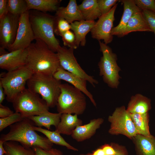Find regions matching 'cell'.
<instances>
[{"label": "cell", "mask_w": 155, "mask_h": 155, "mask_svg": "<svg viewBox=\"0 0 155 155\" xmlns=\"http://www.w3.org/2000/svg\"><path fill=\"white\" fill-rule=\"evenodd\" d=\"M28 11L36 10L40 12L56 11L59 8L61 0H26Z\"/></svg>", "instance_id": "obj_26"}, {"label": "cell", "mask_w": 155, "mask_h": 155, "mask_svg": "<svg viewBox=\"0 0 155 155\" xmlns=\"http://www.w3.org/2000/svg\"><path fill=\"white\" fill-rule=\"evenodd\" d=\"M117 5L116 4L106 13L102 15L98 18L91 29L92 37L98 40H103L106 44L112 41L113 36L111 32L115 20L114 14Z\"/></svg>", "instance_id": "obj_12"}, {"label": "cell", "mask_w": 155, "mask_h": 155, "mask_svg": "<svg viewBox=\"0 0 155 155\" xmlns=\"http://www.w3.org/2000/svg\"><path fill=\"white\" fill-rule=\"evenodd\" d=\"M5 95L2 86L0 82V104H1L4 100Z\"/></svg>", "instance_id": "obj_41"}, {"label": "cell", "mask_w": 155, "mask_h": 155, "mask_svg": "<svg viewBox=\"0 0 155 155\" xmlns=\"http://www.w3.org/2000/svg\"><path fill=\"white\" fill-rule=\"evenodd\" d=\"M12 103L15 112L25 118L49 111V108L44 101L28 88L19 94Z\"/></svg>", "instance_id": "obj_8"}, {"label": "cell", "mask_w": 155, "mask_h": 155, "mask_svg": "<svg viewBox=\"0 0 155 155\" xmlns=\"http://www.w3.org/2000/svg\"><path fill=\"white\" fill-rule=\"evenodd\" d=\"M61 37L63 44L65 46L69 48L76 49L78 47L75 43V37L74 33L69 30L62 34Z\"/></svg>", "instance_id": "obj_33"}, {"label": "cell", "mask_w": 155, "mask_h": 155, "mask_svg": "<svg viewBox=\"0 0 155 155\" xmlns=\"http://www.w3.org/2000/svg\"><path fill=\"white\" fill-rule=\"evenodd\" d=\"M61 114L53 113L48 111L41 115L28 117L38 127H44L50 130L52 125L56 127L59 124Z\"/></svg>", "instance_id": "obj_24"}, {"label": "cell", "mask_w": 155, "mask_h": 155, "mask_svg": "<svg viewBox=\"0 0 155 155\" xmlns=\"http://www.w3.org/2000/svg\"><path fill=\"white\" fill-rule=\"evenodd\" d=\"M26 49L6 52L0 55V68L10 71L26 64Z\"/></svg>", "instance_id": "obj_14"}, {"label": "cell", "mask_w": 155, "mask_h": 155, "mask_svg": "<svg viewBox=\"0 0 155 155\" xmlns=\"http://www.w3.org/2000/svg\"><path fill=\"white\" fill-rule=\"evenodd\" d=\"M33 73L25 65L0 75V82L8 102L12 103L26 88L25 85Z\"/></svg>", "instance_id": "obj_6"}, {"label": "cell", "mask_w": 155, "mask_h": 155, "mask_svg": "<svg viewBox=\"0 0 155 155\" xmlns=\"http://www.w3.org/2000/svg\"><path fill=\"white\" fill-rule=\"evenodd\" d=\"M151 100L138 94L131 98L127 110L130 113L144 114L149 112L151 108Z\"/></svg>", "instance_id": "obj_22"}, {"label": "cell", "mask_w": 155, "mask_h": 155, "mask_svg": "<svg viewBox=\"0 0 155 155\" xmlns=\"http://www.w3.org/2000/svg\"></svg>", "instance_id": "obj_44"}, {"label": "cell", "mask_w": 155, "mask_h": 155, "mask_svg": "<svg viewBox=\"0 0 155 155\" xmlns=\"http://www.w3.org/2000/svg\"><path fill=\"white\" fill-rule=\"evenodd\" d=\"M61 80L53 75L43 73H33L27 82L28 88L40 95L49 108L56 106L61 90Z\"/></svg>", "instance_id": "obj_4"}, {"label": "cell", "mask_w": 155, "mask_h": 155, "mask_svg": "<svg viewBox=\"0 0 155 155\" xmlns=\"http://www.w3.org/2000/svg\"><path fill=\"white\" fill-rule=\"evenodd\" d=\"M119 1L118 0H97L98 6L102 15L108 12Z\"/></svg>", "instance_id": "obj_34"}, {"label": "cell", "mask_w": 155, "mask_h": 155, "mask_svg": "<svg viewBox=\"0 0 155 155\" xmlns=\"http://www.w3.org/2000/svg\"><path fill=\"white\" fill-rule=\"evenodd\" d=\"M14 113L9 107L0 104V117L4 118L13 114Z\"/></svg>", "instance_id": "obj_38"}, {"label": "cell", "mask_w": 155, "mask_h": 155, "mask_svg": "<svg viewBox=\"0 0 155 155\" xmlns=\"http://www.w3.org/2000/svg\"><path fill=\"white\" fill-rule=\"evenodd\" d=\"M26 48V65L33 73L53 75L60 66L57 53L51 50L43 41L36 39Z\"/></svg>", "instance_id": "obj_1"}, {"label": "cell", "mask_w": 155, "mask_h": 155, "mask_svg": "<svg viewBox=\"0 0 155 155\" xmlns=\"http://www.w3.org/2000/svg\"><path fill=\"white\" fill-rule=\"evenodd\" d=\"M108 119L111 123L108 132L111 135L122 134L132 140L138 134L130 113L124 106L116 108Z\"/></svg>", "instance_id": "obj_9"}, {"label": "cell", "mask_w": 155, "mask_h": 155, "mask_svg": "<svg viewBox=\"0 0 155 155\" xmlns=\"http://www.w3.org/2000/svg\"><path fill=\"white\" fill-rule=\"evenodd\" d=\"M7 10L9 13L20 16L29 11L26 0H7Z\"/></svg>", "instance_id": "obj_30"}, {"label": "cell", "mask_w": 155, "mask_h": 155, "mask_svg": "<svg viewBox=\"0 0 155 155\" xmlns=\"http://www.w3.org/2000/svg\"><path fill=\"white\" fill-rule=\"evenodd\" d=\"M91 154L92 155H106L104 151L101 148L94 150Z\"/></svg>", "instance_id": "obj_42"}, {"label": "cell", "mask_w": 155, "mask_h": 155, "mask_svg": "<svg viewBox=\"0 0 155 155\" xmlns=\"http://www.w3.org/2000/svg\"><path fill=\"white\" fill-rule=\"evenodd\" d=\"M104 151L106 155H115V150L111 144H105L101 147Z\"/></svg>", "instance_id": "obj_39"}, {"label": "cell", "mask_w": 155, "mask_h": 155, "mask_svg": "<svg viewBox=\"0 0 155 155\" xmlns=\"http://www.w3.org/2000/svg\"><path fill=\"white\" fill-rule=\"evenodd\" d=\"M78 7L85 20H94L102 15L97 0H84Z\"/></svg>", "instance_id": "obj_25"}, {"label": "cell", "mask_w": 155, "mask_h": 155, "mask_svg": "<svg viewBox=\"0 0 155 155\" xmlns=\"http://www.w3.org/2000/svg\"><path fill=\"white\" fill-rule=\"evenodd\" d=\"M130 115L138 134L146 136L151 135L149 125V112L144 114L130 113Z\"/></svg>", "instance_id": "obj_27"}, {"label": "cell", "mask_w": 155, "mask_h": 155, "mask_svg": "<svg viewBox=\"0 0 155 155\" xmlns=\"http://www.w3.org/2000/svg\"><path fill=\"white\" fill-rule=\"evenodd\" d=\"M20 16L8 12L0 19V47L8 50L14 42L19 27Z\"/></svg>", "instance_id": "obj_11"}, {"label": "cell", "mask_w": 155, "mask_h": 155, "mask_svg": "<svg viewBox=\"0 0 155 155\" xmlns=\"http://www.w3.org/2000/svg\"><path fill=\"white\" fill-rule=\"evenodd\" d=\"M134 1L142 11L148 10L155 13V0H134Z\"/></svg>", "instance_id": "obj_35"}, {"label": "cell", "mask_w": 155, "mask_h": 155, "mask_svg": "<svg viewBox=\"0 0 155 155\" xmlns=\"http://www.w3.org/2000/svg\"><path fill=\"white\" fill-rule=\"evenodd\" d=\"M34 129L36 131L44 134L48 139L53 144L65 146L68 149L75 151H78L77 148L71 146L66 142L61 136V134L55 130L52 131L44 129L41 127L33 126Z\"/></svg>", "instance_id": "obj_28"}, {"label": "cell", "mask_w": 155, "mask_h": 155, "mask_svg": "<svg viewBox=\"0 0 155 155\" xmlns=\"http://www.w3.org/2000/svg\"><path fill=\"white\" fill-rule=\"evenodd\" d=\"M74 49L60 45L57 49L60 66L65 70L86 80L93 87L98 84V81L93 76L87 74L79 64L73 53Z\"/></svg>", "instance_id": "obj_10"}, {"label": "cell", "mask_w": 155, "mask_h": 155, "mask_svg": "<svg viewBox=\"0 0 155 155\" xmlns=\"http://www.w3.org/2000/svg\"><path fill=\"white\" fill-rule=\"evenodd\" d=\"M94 20H82L75 21L70 24L71 29L74 33L75 37V43L78 47L80 45L85 46L86 36L93 28L95 24Z\"/></svg>", "instance_id": "obj_19"}, {"label": "cell", "mask_w": 155, "mask_h": 155, "mask_svg": "<svg viewBox=\"0 0 155 155\" xmlns=\"http://www.w3.org/2000/svg\"><path fill=\"white\" fill-rule=\"evenodd\" d=\"M53 76L56 79L65 81L80 90L89 98L94 106H96V102L92 95L87 89L86 80L65 70L60 66Z\"/></svg>", "instance_id": "obj_15"}, {"label": "cell", "mask_w": 155, "mask_h": 155, "mask_svg": "<svg viewBox=\"0 0 155 155\" xmlns=\"http://www.w3.org/2000/svg\"><path fill=\"white\" fill-rule=\"evenodd\" d=\"M55 15L64 18L70 24L84 20L75 0H69L66 7H59L56 11Z\"/></svg>", "instance_id": "obj_21"}, {"label": "cell", "mask_w": 155, "mask_h": 155, "mask_svg": "<svg viewBox=\"0 0 155 155\" xmlns=\"http://www.w3.org/2000/svg\"><path fill=\"white\" fill-rule=\"evenodd\" d=\"M36 155H63L62 152L59 149L53 148L44 150L38 147L32 148Z\"/></svg>", "instance_id": "obj_37"}, {"label": "cell", "mask_w": 155, "mask_h": 155, "mask_svg": "<svg viewBox=\"0 0 155 155\" xmlns=\"http://www.w3.org/2000/svg\"><path fill=\"white\" fill-rule=\"evenodd\" d=\"M5 155H36L33 149L20 144L18 142L7 141L3 143Z\"/></svg>", "instance_id": "obj_29"}, {"label": "cell", "mask_w": 155, "mask_h": 155, "mask_svg": "<svg viewBox=\"0 0 155 155\" xmlns=\"http://www.w3.org/2000/svg\"><path fill=\"white\" fill-rule=\"evenodd\" d=\"M7 0H0V19L3 17L8 12Z\"/></svg>", "instance_id": "obj_40"}, {"label": "cell", "mask_w": 155, "mask_h": 155, "mask_svg": "<svg viewBox=\"0 0 155 155\" xmlns=\"http://www.w3.org/2000/svg\"><path fill=\"white\" fill-rule=\"evenodd\" d=\"M61 92L57 104L58 113L82 115L86 107L85 94L80 90L67 83L61 84Z\"/></svg>", "instance_id": "obj_5"}, {"label": "cell", "mask_w": 155, "mask_h": 155, "mask_svg": "<svg viewBox=\"0 0 155 155\" xmlns=\"http://www.w3.org/2000/svg\"><path fill=\"white\" fill-rule=\"evenodd\" d=\"M4 143L2 141L0 140V155H4L6 153V152L3 146Z\"/></svg>", "instance_id": "obj_43"}, {"label": "cell", "mask_w": 155, "mask_h": 155, "mask_svg": "<svg viewBox=\"0 0 155 155\" xmlns=\"http://www.w3.org/2000/svg\"><path fill=\"white\" fill-rule=\"evenodd\" d=\"M119 1L123 4V14L119 23L113 28L111 32L113 36L115 35L119 37L133 15L142 11L135 5L134 0H121Z\"/></svg>", "instance_id": "obj_17"}, {"label": "cell", "mask_w": 155, "mask_h": 155, "mask_svg": "<svg viewBox=\"0 0 155 155\" xmlns=\"http://www.w3.org/2000/svg\"><path fill=\"white\" fill-rule=\"evenodd\" d=\"M25 118L20 113L15 112L4 118H0V131L9 126L14 124Z\"/></svg>", "instance_id": "obj_31"}, {"label": "cell", "mask_w": 155, "mask_h": 155, "mask_svg": "<svg viewBox=\"0 0 155 155\" xmlns=\"http://www.w3.org/2000/svg\"><path fill=\"white\" fill-rule=\"evenodd\" d=\"M98 42L100 49L102 54L98 64L99 75L102 77L103 81L108 86L117 88L121 77L119 74L121 69L117 62V55L107 44L100 40Z\"/></svg>", "instance_id": "obj_7"}, {"label": "cell", "mask_w": 155, "mask_h": 155, "mask_svg": "<svg viewBox=\"0 0 155 155\" xmlns=\"http://www.w3.org/2000/svg\"><path fill=\"white\" fill-rule=\"evenodd\" d=\"M137 155H155V137L137 134L132 139Z\"/></svg>", "instance_id": "obj_18"}, {"label": "cell", "mask_w": 155, "mask_h": 155, "mask_svg": "<svg viewBox=\"0 0 155 155\" xmlns=\"http://www.w3.org/2000/svg\"><path fill=\"white\" fill-rule=\"evenodd\" d=\"M34 40H35V38L29 19V11H28L20 16L15 40L8 50L11 52L26 49Z\"/></svg>", "instance_id": "obj_13"}, {"label": "cell", "mask_w": 155, "mask_h": 155, "mask_svg": "<svg viewBox=\"0 0 155 155\" xmlns=\"http://www.w3.org/2000/svg\"><path fill=\"white\" fill-rule=\"evenodd\" d=\"M83 125L82 121L76 115L61 114L60 121L55 130L60 133L71 135L73 131L78 126Z\"/></svg>", "instance_id": "obj_20"}, {"label": "cell", "mask_w": 155, "mask_h": 155, "mask_svg": "<svg viewBox=\"0 0 155 155\" xmlns=\"http://www.w3.org/2000/svg\"><path fill=\"white\" fill-rule=\"evenodd\" d=\"M29 19L35 40L44 42L53 51L56 53L59 42L55 36L56 16L38 11H29Z\"/></svg>", "instance_id": "obj_3"}, {"label": "cell", "mask_w": 155, "mask_h": 155, "mask_svg": "<svg viewBox=\"0 0 155 155\" xmlns=\"http://www.w3.org/2000/svg\"><path fill=\"white\" fill-rule=\"evenodd\" d=\"M136 31L152 32L144 19L142 11L133 15L119 37H123L131 32Z\"/></svg>", "instance_id": "obj_23"}, {"label": "cell", "mask_w": 155, "mask_h": 155, "mask_svg": "<svg viewBox=\"0 0 155 155\" xmlns=\"http://www.w3.org/2000/svg\"><path fill=\"white\" fill-rule=\"evenodd\" d=\"M104 121V119L101 118L92 119L89 123L77 127L71 136L73 139L78 142L89 139L95 134Z\"/></svg>", "instance_id": "obj_16"}, {"label": "cell", "mask_w": 155, "mask_h": 155, "mask_svg": "<svg viewBox=\"0 0 155 155\" xmlns=\"http://www.w3.org/2000/svg\"><path fill=\"white\" fill-rule=\"evenodd\" d=\"M54 26L55 34L58 36L70 30L71 29L70 24L63 18L56 16Z\"/></svg>", "instance_id": "obj_32"}, {"label": "cell", "mask_w": 155, "mask_h": 155, "mask_svg": "<svg viewBox=\"0 0 155 155\" xmlns=\"http://www.w3.org/2000/svg\"><path fill=\"white\" fill-rule=\"evenodd\" d=\"M142 13L149 27L154 33L155 38V13L144 10L142 11Z\"/></svg>", "instance_id": "obj_36"}, {"label": "cell", "mask_w": 155, "mask_h": 155, "mask_svg": "<svg viewBox=\"0 0 155 155\" xmlns=\"http://www.w3.org/2000/svg\"><path fill=\"white\" fill-rule=\"evenodd\" d=\"M34 123L28 118L10 126L9 131L1 135L0 140L3 142L14 141L30 148L38 147L44 150L52 148L53 144L46 137L38 134L34 129Z\"/></svg>", "instance_id": "obj_2"}]
</instances>
